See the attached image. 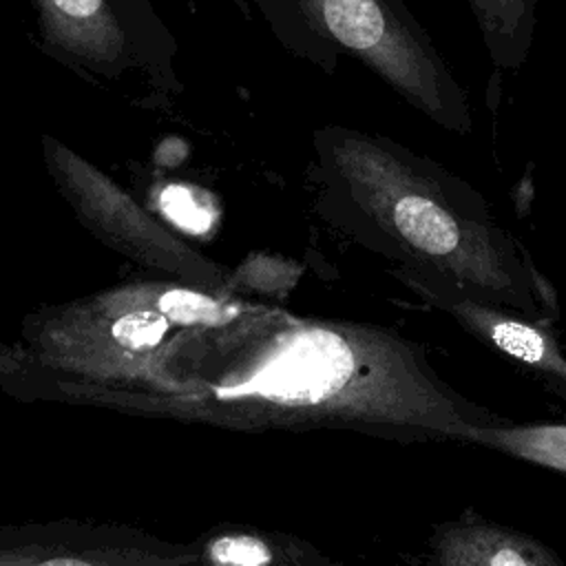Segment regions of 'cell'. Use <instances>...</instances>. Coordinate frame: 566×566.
I'll return each mask as SVG.
<instances>
[{
  "label": "cell",
  "mask_w": 566,
  "mask_h": 566,
  "mask_svg": "<svg viewBox=\"0 0 566 566\" xmlns=\"http://www.w3.org/2000/svg\"><path fill=\"white\" fill-rule=\"evenodd\" d=\"M29 400L232 431L338 429L402 444L464 442L473 427L504 420L458 394L427 349L391 327L241 298L122 382L33 378Z\"/></svg>",
  "instance_id": "1"
},
{
  "label": "cell",
  "mask_w": 566,
  "mask_h": 566,
  "mask_svg": "<svg viewBox=\"0 0 566 566\" xmlns=\"http://www.w3.org/2000/svg\"><path fill=\"white\" fill-rule=\"evenodd\" d=\"M329 217L394 270H424L458 287L555 323L551 281L486 199L462 177L396 139L349 128L318 135Z\"/></svg>",
  "instance_id": "2"
},
{
  "label": "cell",
  "mask_w": 566,
  "mask_h": 566,
  "mask_svg": "<svg viewBox=\"0 0 566 566\" xmlns=\"http://www.w3.org/2000/svg\"><path fill=\"white\" fill-rule=\"evenodd\" d=\"M239 296L170 279L130 281L24 316L15 369L2 391L29 378L115 385L190 327L226 316Z\"/></svg>",
  "instance_id": "3"
},
{
  "label": "cell",
  "mask_w": 566,
  "mask_h": 566,
  "mask_svg": "<svg viewBox=\"0 0 566 566\" xmlns=\"http://www.w3.org/2000/svg\"><path fill=\"white\" fill-rule=\"evenodd\" d=\"M316 31L444 130L473 128L464 86L402 0H298Z\"/></svg>",
  "instance_id": "4"
},
{
  "label": "cell",
  "mask_w": 566,
  "mask_h": 566,
  "mask_svg": "<svg viewBox=\"0 0 566 566\" xmlns=\"http://www.w3.org/2000/svg\"><path fill=\"white\" fill-rule=\"evenodd\" d=\"M42 148L49 175L80 223L122 256L164 279L219 294L239 296L248 285L241 270L195 250L84 157L49 135Z\"/></svg>",
  "instance_id": "5"
},
{
  "label": "cell",
  "mask_w": 566,
  "mask_h": 566,
  "mask_svg": "<svg viewBox=\"0 0 566 566\" xmlns=\"http://www.w3.org/2000/svg\"><path fill=\"white\" fill-rule=\"evenodd\" d=\"M0 566H206L192 539L130 524L46 520L0 524Z\"/></svg>",
  "instance_id": "6"
},
{
  "label": "cell",
  "mask_w": 566,
  "mask_h": 566,
  "mask_svg": "<svg viewBox=\"0 0 566 566\" xmlns=\"http://www.w3.org/2000/svg\"><path fill=\"white\" fill-rule=\"evenodd\" d=\"M413 294L451 316L478 343L520 367L553 398L566 402V354L553 323L526 316L424 270H394Z\"/></svg>",
  "instance_id": "7"
},
{
  "label": "cell",
  "mask_w": 566,
  "mask_h": 566,
  "mask_svg": "<svg viewBox=\"0 0 566 566\" xmlns=\"http://www.w3.org/2000/svg\"><path fill=\"white\" fill-rule=\"evenodd\" d=\"M429 566H566L537 537L493 522L475 511L433 526L427 542Z\"/></svg>",
  "instance_id": "8"
},
{
  "label": "cell",
  "mask_w": 566,
  "mask_h": 566,
  "mask_svg": "<svg viewBox=\"0 0 566 566\" xmlns=\"http://www.w3.org/2000/svg\"><path fill=\"white\" fill-rule=\"evenodd\" d=\"M51 46L111 71L126 55V31L108 0H31Z\"/></svg>",
  "instance_id": "9"
},
{
  "label": "cell",
  "mask_w": 566,
  "mask_h": 566,
  "mask_svg": "<svg viewBox=\"0 0 566 566\" xmlns=\"http://www.w3.org/2000/svg\"><path fill=\"white\" fill-rule=\"evenodd\" d=\"M192 544L206 566H345L305 537L252 524H217Z\"/></svg>",
  "instance_id": "10"
},
{
  "label": "cell",
  "mask_w": 566,
  "mask_h": 566,
  "mask_svg": "<svg viewBox=\"0 0 566 566\" xmlns=\"http://www.w3.org/2000/svg\"><path fill=\"white\" fill-rule=\"evenodd\" d=\"M491 57L500 73H517L533 46L537 0H467Z\"/></svg>",
  "instance_id": "11"
},
{
  "label": "cell",
  "mask_w": 566,
  "mask_h": 566,
  "mask_svg": "<svg viewBox=\"0 0 566 566\" xmlns=\"http://www.w3.org/2000/svg\"><path fill=\"white\" fill-rule=\"evenodd\" d=\"M462 444H475L502 455L566 475V420L513 422L473 427Z\"/></svg>",
  "instance_id": "12"
}]
</instances>
